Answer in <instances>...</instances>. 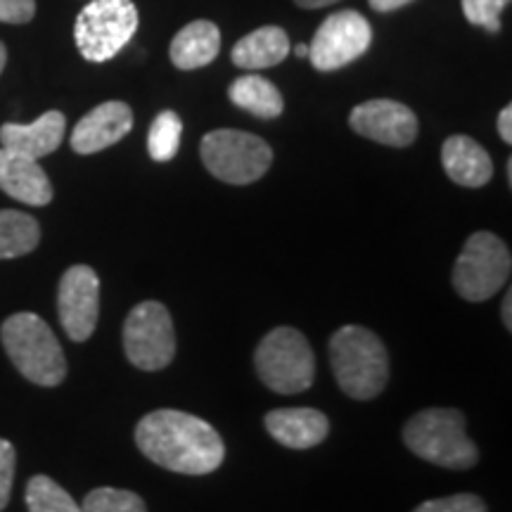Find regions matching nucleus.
<instances>
[{"instance_id":"f257e3e1","label":"nucleus","mask_w":512,"mask_h":512,"mask_svg":"<svg viewBox=\"0 0 512 512\" xmlns=\"http://www.w3.org/2000/svg\"><path fill=\"white\" fill-rule=\"evenodd\" d=\"M136 444L145 458L178 475H209L226 458L219 432L207 420L174 408L145 415L136 427Z\"/></svg>"},{"instance_id":"f03ea898","label":"nucleus","mask_w":512,"mask_h":512,"mask_svg":"<svg viewBox=\"0 0 512 512\" xmlns=\"http://www.w3.org/2000/svg\"><path fill=\"white\" fill-rule=\"evenodd\" d=\"M332 373L342 392L370 401L387 387L389 356L382 339L361 325H344L330 339Z\"/></svg>"},{"instance_id":"7ed1b4c3","label":"nucleus","mask_w":512,"mask_h":512,"mask_svg":"<svg viewBox=\"0 0 512 512\" xmlns=\"http://www.w3.org/2000/svg\"><path fill=\"white\" fill-rule=\"evenodd\" d=\"M403 441L415 456L448 470H470L479 451L465 432V415L456 408H427L403 427Z\"/></svg>"},{"instance_id":"20e7f679","label":"nucleus","mask_w":512,"mask_h":512,"mask_svg":"<svg viewBox=\"0 0 512 512\" xmlns=\"http://www.w3.org/2000/svg\"><path fill=\"white\" fill-rule=\"evenodd\" d=\"M0 339L15 368L29 382L57 387L67 377V358L55 332L36 313H15L0 328Z\"/></svg>"},{"instance_id":"39448f33","label":"nucleus","mask_w":512,"mask_h":512,"mask_svg":"<svg viewBox=\"0 0 512 512\" xmlns=\"http://www.w3.org/2000/svg\"><path fill=\"white\" fill-rule=\"evenodd\" d=\"M138 22L133 0H91L76 17V48L88 62H110L136 36Z\"/></svg>"},{"instance_id":"423d86ee","label":"nucleus","mask_w":512,"mask_h":512,"mask_svg":"<svg viewBox=\"0 0 512 512\" xmlns=\"http://www.w3.org/2000/svg\"><path fill=\"white\" fill-rule=\"evenodd\" d=\"M256 373L278 394H299L313 384L316 358L311 344L294 328H275L261 339L254 354Z\"/></svg>"},{"instance_id":"0eeeda50","label":"nucleus","mask_w":512,"mask_h":512,"mask_svg":"<svg viewBox=\"0 0 512 512\" xmlns=\"http://www.w3.org/2000/svg\"><path fill=\"white\" fill-rule=\"evenodd\" d=\"M200 155L211 176L230 185H249L271 169L273 150L252 133L219 128L204 136Z\"/></svg>"},{"instance_id":"6e6552de","label":"nucleus","mask_w":512,"mask_h":512,"mask_svg":"<svg viewBox=\"0 0 512 512\" xmlns=\"http://www.w3.org/2000/svg\"><path fill=\"white\" fill-rule=\"evenodd\" d=\"M510 249L489 230L470 235L453 266V287L467 302H486L510 278Z\"/></svg>"},{"instance_id":"1a4fd4ad","label":"nucleus","mask_w":512,"mask_h":512,"mask_svg":"<svg viewBox=\"0 0 512 512\" xmlns=\"http://www.w3.org/2000/svg\"><path fill=\"white\" fill-rule=\"evenodd\" d=\"M124 351L140 370H164L176 356V330L171 313L159 302H143L124 323Z\"/></svg>"},{"instance_id":"9d476101","label":"nucleus","mask_w":512,"mask_h":512,"mask_svg":"<svg viewBox=\"0 0 512 512\" xmlns=\"http://www.w3.org/2000/svg\"><path fill=\"white\" fill-rule=\"evenodd\" d=\"M373 27L361 12L339 10L320 24L309 46V60L318 72H337L366 55Z\"/></svg>"},{"instance_id":"9b49d317","label":"nucleus","mask_w":512,"mask_h":512,"mask_svg":"<svg viewBox=\"0 0 512 512\" xmlns=\"http://www.w3.org/2000/svg\"><path fill=\"white\" fill-rule=\"evenodd\" d=\"M57 313L69 339L86 342L100 316V278L91 266H72L57 290Z\"/></svg>"},{"instance_id":"f8f14e48","label":"nucleus","mask_w":512,"mask_h":512,"mask_svg":"<svg viewBox=\"0 0 512 512\" xmlns=\"http://www.w3.org/2000/svg\"><path fill=\"white\" fill-rule=\"evenodd\" d=\"M349 126L358 136L389 147H408L418 138L420 124L411 107L396 100H368L354 107Z\"/></svg>"},{"instance_id":"ddd939ff","label":"nucleus","mask_w":512,"mask_h":512,"mask_svg":"<svg viewBox=\"0 0 512 512\" xmlns=\"http://www.w3.org/2000/svg\"><path fill=\"white\" fill-rule=\"evenodd\" d=\"M133 128V112L126 102H102L74 126L72 150L76 155H95L124 140Z\"/></svg>"},{"instance_id":"4468645a","label":"nucleus","mask_w":512,"mask_h":512,"mask_svg":"<svg viewBox=\"0 0 512 512\" xmlns=\"http://www.w3.org/2000/svg\"><path fill=\"white\" fill-rule=\"evenodd\" d=\"M0 190L29 207H46L53 202V185L38 159L22 157L3 147H0Z\"/></svg>"},{"instance_id":"2eb2a0df","label":"nucleus","mask_w":512,"mask_h":512,"mask_svg":"<svg viewBox=\"0 0 512 512\" xmlns=\"http://www.w3.org/2000/svg\"><path fill=\"white\" fill-rule=\"evenodd\" d=\"M64 114L50 110L41 114L34 124H3L0 126V145L3 150L17 152L29 159L53 155L64 138Z\"/></svg>"},{"instance_id":"dca6fc26","label":"nucleus","mask_w":512,"mask_h":512,"mask_svg":"<svg viewBox=\"0 0 512 512\" xmlns=\"http://www.w3.org/2000/svg\"><path fill=\"white\" fill-rule=\"evenodd\" d=\"M266 430L287 448H313L323 444L330 432L328 415L316 408H278L266 415Z\"/></svg>"},{"instance_id":"f3484780","label":"nucleus","mask_w":512,"mask_h":512,"mask_svg":"<svg viewBox=\"0 0 512 512\" xmlns=\"http://www.w3.org/2000/svg\"><path fill=\"white\" fill-rule=\"evenodd\" d=\"M441 166L453 183L463 188H482L494 176L489 152L470 136H451L441 145Z\"/></svg>"},{"instance_id":"a211bd4d","label":"nucleus","mask_w":512,"mask_h":512,"mask_svg":"<svg viewBox=\"0 0 512 512\" xmlns=\"http://www.w3.org/2000/svg\"><path fill=\"white\" fill-rule=\"evenodd\" d=\"M221 31L209 19H195L188 27H183L171 41V62L183 72L207 67L219 57Z\"/></svg>"},{"instance_id":"6ab92c4d","label":"nucleus","mask_w":512,"mask_h":512,"mask_svg":"<svg viewBox=\"0 0 512 512\" xmlns=\"http://www.w3.org/2000/svg\"><path fill=\"white\" fill-rule=\"evenodd\" d=\"M290 55V36L280 27H261L240 38L235 43L233 64L247 72H259V69L275 67Z\"/></svg>"},{"instance_id":"aec40b11","label":"nucleus","mask_w":512,"mask_h":512,"mask_svg":"<svg viewBox=\"0 0 512 512\" xmlns=\"http://www.w3.org/2000/svg\"><path fill=\"white\" fill-rule=\"evenodd\" d=\"M228 95L235 107H240V110H245L261 119L280 117L285 107L283 95H280L278 88H275L268 79H264V76H256V74H247V76H240V79H235L230 83Z\"/></svg>"},{"instance_id":"412c9836","label":"nucleus","mask_w":512,"mask_h":512,"mask_svg":"<svg viewBox=\"0 0 512 512\" xmlns=\"http://www.w3.org/2000/svg\"><path fill=\"white\" fill-rule=\"evenodd\" d=\"M41 242V226L34 216L15 209H0V259H17L34 252Z\"/></svg>"},{"instance_id":"4be33fe9","label":"nucleus","mask_w":512,"mask_h":512,"mask_svg":"<svg viewBox=\"0 0 512 512\" xmlns=\"http://www.w3.org/2000/svg\"><path fill=\"white\" fill-rule=\"evenodd\" d=\"M183 121L176 112L164 110L152 121L150 133H147V152L155 162H171L181 150Z\"/></svg>"},{"instance_id":"5701e85b","label":"nucleus","mask_w":512,"mask_h":512,"mask_svg":"<svg viewBox=\"0 0 512 512\" xmlns=\"http://www.w3.org/2000/svg\"><path fill=\"white\" fill-rule=\"evenodd\" d=\"M29 512H81V505L62 489L55 479L36 475L27 484Z\"/></svg>"},{"instance_id":"b1692460","label":"nucleus","mask_w":512,"mask_h":512,"mask_svg":"<svg viewBox=\"0 0 512 512\" xmlns=\"http://www.w3.org/2000/svg\"><path fill=\"white\" fill-rule=\"evenodd\" d=\"M81 512H147L143 498L126 489L102 486L86 496Z\"/></svg>"},{"instance_id":"393cba45","label":"nucleus","mask_w":512,"mask_h":512,"mask_svg":"<svg viewBox=\"0 0 512 512\" xmlns=\"http://www.w3.org/2000/svg\"><path fill=\"white\" fill-rule=\"evenodd\" d=\"M508 5L510 0H460L467 22L486 29L489 34L501 31V15Z\"/></svg>"},{"instance_id":"a878e982","label":"nucleus","mask_w":512,"mask_h":512,"mask_svg":"<svg viewBox=\"0 0 512 512\" xmlns=\"http://www.w3.org/2000/svg\"><path fill=\"white\" fill-rule=\"evenodd\" d=\"M413 512H486V505L475 494H456L420 503Z\"/></svg>"},{"instance_id":"bb28decb","label":"nucleus","mask_w":512,"mask_h":512,"mask_svg":"<svg viewBox=\"0 0 512 512\" xmlns=\"http://www.w3.org/2000/svg\"><path fill=\"white\" fill-rule=\"evenodd\" d=\"M15 463V446L8 439H0V510H5V505L10 503L12 482H15Z\"/></svg>"},{"instance_id":"cd10ccee","label":"nucleus","mask_w":512,"mask_h":512,"mask_svg":"<svg viewBox=\"0 0 512 512\" xmlns=\"http://www.w3.org/2000/svg\"><path fill=\"white\" fill-rule=\"evenodd\" d=\"M36 15V0H0V22L27 24Z\"/></svg>"},{"instance_id":"c85d7f7f","label":"nucleus","mask_w":512,"mask_h":512,"mask_svg":"<svg viewBox=\"0 0 512 512\" xmlns=\"http://www.w3.org/2000/svg\"><path fill=\"white\" fill-rule=\"evenodd\" d=\"M498 136L503 138V143H512V107L505 105L501 114H498Z\"/></svg>"},{"instance_id":"c756f323","label":"nucleus","mask_w":512,"mask_h":512,"mask_svg":"<svg viewBox=\"0 0 512 512\" xmlns=\"http://www.w3.org/2000/svg\"><path fill=\"white\" fill-rule=\"evenodd\" d=\"M368 3L375 12H394L399 8H406V5H411L413 0H368Z\"/></svg>"},{"instance_id":"7c9ffc66","label":"nucleus","mask_w":512,"mask_h":512,"mask_svg":"<svg viewBox=\"0 0 512 512\" xmlns=\"http://www.w3.org/2000/svg\"><path fill=\"white\" fill-rule=\"evenodd\" d=\"M501 318H503L505 328L512 330V292H505L503 306H501Z\"/></svg>"},{"instance_id":"2f4dec72","label":"nucleus","mask_w":512,"mask_h":512,"mask_svg":"<svg viewBox=\"0 0 512 512\" xmlns=\"http://www.w3.org/2000/svg\"><path fill=\"white\" fill-rule=\"evenodd\" d=\"M294 3L304 10H318V8H328V5H335L339 0H294Z\"/></svg>"},{"instance_id":"473e14b6","label":"nucleus","mask_w":512,"mask_h":512,"mask_svg":"<svg viewBox=\"0 0 512 512\" xmlns=\"http://www.w3.org/2000/svg\"><path fill=\"white\" fill-rule=\"evenodd\" d=\"M5 62H8V48H5L3 43H0V74H3Z\"/></svg>"},{"instance_id":"72a5a7b5","label":"nucleus","mask_w":512,"mask_h":512,"mask_svg":"<svg viewBox=\"0 0 512 512\" xmlns=\"http://www.w3.org/2000/svg\"><path fill=\"white\" fill-rule=\"evenodd\" d=\"M297 57H309V46H297Z\"/></svg>"}]
</instances>
